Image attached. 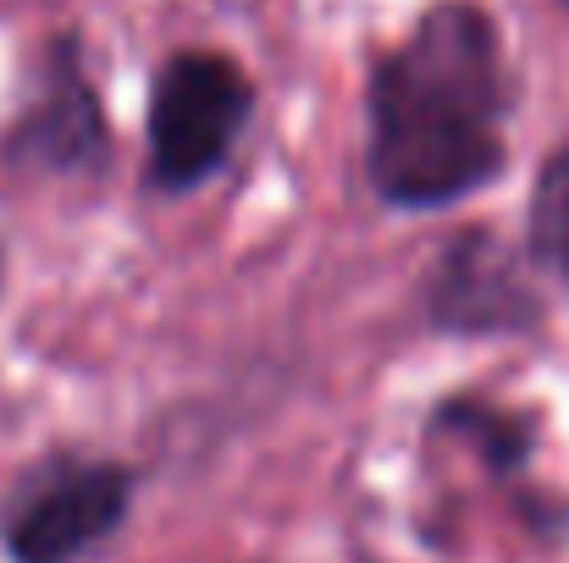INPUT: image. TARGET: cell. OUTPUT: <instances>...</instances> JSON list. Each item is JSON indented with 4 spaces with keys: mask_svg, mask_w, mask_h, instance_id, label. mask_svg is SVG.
Instances as JSON below:
<instances>
[{
    "mask_svg": "<svg viewBox=\"0 0 569 563\" xmlns=\"http://www.w3.org/2000/svg\"><path fill=\"white\" fill-rule=\"evenodd\" d=\"M531 238L537 254L569 282V150L542 172L537 199H531Z\"/></svg>",
    "mask_w": 569,
    "mask_h": 563,
    "instance_id": "cell-5",
    "label": "cell"
},
{
    "mask_svg": "<svg viewBox=\"0 0 569 563\" xmlns=\"http://www.w3.org/2000/svg\"><path fill=\"white\" fill-rule=\"evenodd\" d=\"M22 150L44 167H89L106 139H100V111L83 89V78L61 61V78L44 83L39 111L22 122Z\"/></svg>",
    "mask_w": 569,
    "mask_h": 563,
    "instance_id": "cell-4",
    "label": "cell"
},
{
    "mask_svg": "<svg viewBox=\"0 0 569 563\" xmlns=\"http://www.w3.org/2000/svg\"><path fill=\"white\" fill-rule=\"evenodd\" d=\"M133 497V475L100 459H56L33 470L6 503L0 536L17 563H72L100 547Z\"/></svg>",
    "mask_w": 569,
    "mask_h": 563,
    "instance_id": "cell-2",
    "label": "cell"
},
{
    "mask_svg": "<svg viewBox=\"0 0 569 563\" xmlns=\"http://www.w3.org/2000/svg\"><path fill=\"white\" fill-rule=\"evenodd\" d=\"M249 117V83L221 56H178L161 67L150 105V172L161 188H189L232 150Z\"/></svg>",
    "mask_w": 569,
    "mask_h": 563,
    "instance_id": "cell-3",
    "label": "cell"
},
{
    "mask_svg": "<svg viewBox=\"0 0 569 563\" xmlns=\"http://www.w3.org/2000/svg\"><path fill=\"white\" fill-rule=\"evenodd\" d=\"M509 78L481 6L442 0L371 83V178L392 204L465 199L503 167Z\"/></svg>",
    "mask_w": 569,
    "mask_h": 563,
    "instance_id": "cell-1",
    "label": "cell"
}]
</instances>
